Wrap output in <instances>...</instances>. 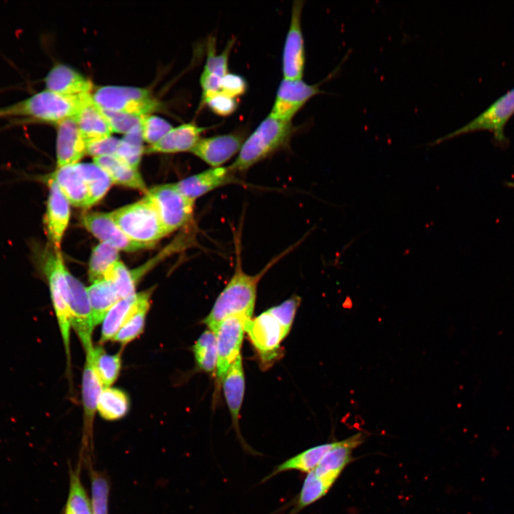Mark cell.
Segmentation results:
<instances>
[{
    "label": "cell",
    "instance_id": "bcb514c9",
    "mask_svg": "<svg viewBox=\"0 0 514 514\" xmlns=\"http://www.w3.org/2000/svg\"><path fill=\"white\" fill-rule=\"evenodd\" d=\"M247 89L246 80L240 75L228 73L223 76L219 84V91L228 96L238 98Z\"/></svg>",
    "mask_w": 514,
    "mask_h": 514
},
{
    "label": "cell",
    "instance_id": "ac0fdd59",
    "mask_svg": "<svg viewBox=\"0 0 514 514\" xmlns=\"http://www.w3.org/2000/svg\"><path fill=\"white\" fill-rule=\"evenodd\" d=\"M236 174L230 166L211 167L188 176L175 185L183 195L195 201L216 188L236 183L238 181Z\"/></svg>",
    "mask_w": 514,
    "mask_h": 514
},
{
    "label": "cell",
    "instance_id": "74e56055",
    "mask_svg": "<svg viewBox=\"0 0 514 514\" xmlns=\"http://www.w3.org/2000/svg\"><path fill=\"white\" fill-rule=\"evenodd\" d=\"M104 279L111 283L120 299L136 293V281L132 271L120 261L110 266Z\"/></svg>",
    "mask_w": 514,
    "mask_h": 514
},
{
    "label": "cell",
    "instance_id": "2e32d148",
    "mask_svg": "<svg viewBox=\"0 0 514 514\" xmlns=\"http://www.w3.org/2000/svg\"><path fill=\"white\" fill-rule=\"evenodd\" d=\"M224 397L231 415L232 423L238 438L243 449L251 454L256 452L246 443L239 428L240 412L245 392V377L242 358L240 354L227 371L223 381Z\"/></svg>",
    "mask_w": 514,
    "mask_h": 514
},
{
    "label": "cell",
    "instance_id": "7a4b0ae2",
    "mask_svg": "<svg viewBox=\"0 0 514 514\" xmlns=\"http://www.w3.org/2000/svg\"><path fill=\"white\" fill-rule=\"evenodd\" d=\"M91 94L69 96L46 89L36 92L21 101L0 107V119L15 124H48L57 125L74 119Z\"/></svg>",
    "mask_w": 514,
    "mask_h": 514
},
{
    "label": "cell",
    "instance_id": "1f68e13d",
    "mask_svg": "<svg viewBox=\"0 0 514 514\" xmlns=\"http://www.w3.org/2000/svg\"><path fill=\"white\" fill-rule=\"evenodd\" d=\"M130 407L129 398L122 390L104 388L99 395L97 410L102 418L114 420L124 417Z\"/></svg>",
    "mask_w": 514,
    "mask_h": 514
},
{
    "label": "cell",
    "instance_id": "c3c4849f",
    "mask_svg": "<svg viewBox=\"0 0 514 514\" xmlns=\"http://www.w3.org/2000/svg\"><path fill=\"white\" fill-rule=\"evenodd\" d=\"M505 185L507 187H509V188H513V189H514V181H507V182H505Z\"/></svg>",
    "mask_w": 514,
    "mask_h": 514
},
{
    "label": "cell",
    "instance_id": "ffe728a7",
    "mask_svg": "<svg viewBox=\"0 0 514 514\" xmlns=\"http://www.w3.org/2000/svg\"><path fill=\"white\" fill-rule=\"evenodd\" d=\"M86 154V141L74 119L56 125V167L79 163Z\"/></svg>",
    "mask_w": 514,
    "mask_h": 514
},
{
    "label": "cell",
    "instance_id": "cb8c5ba5",
    "mask_svg": "<svg viewBox=\"0 0 514 514\" xmlns=\"http://www.w3.org/2000/svg\"><path fill=\"white\" fill-rule=\"evenodd\" d=\"M48 177L56 182L71 205L79 208H89L87 187L76 164L56 167Z\"/></svg>",
    "mask_w": 514,
    "mask_h": 514
},
{
    "label": "cell",
    "instance_id": "b9f144b4",
    "mask_svg": "<svg viewBox=\"0 0 514 514\" xmlns=\"http://www.w3.org/2000/svg\"><path fill=\"white\" fill-rule=\"evenodd\" d=\"M301 301V298L294 295L281 304L267 310L279 323L286 336L291 330Z\"/></svg>",
    "mask_w": 514,
    "mask_h": 514
},
{
    "label": "cell",
    "instance_id": "44dd1931",
    "mask_svg": "<svg viewBox=\"0 0 514 514\" xmlns=\"http://www.w3.org/2000/svg\"><path fill=\"white\" fill-rule=\"evenodd\" d=\"M361 433L355 434L338 441L322 458L313 472L319 478L333 485L352 458V451L363 443Z\"/></svg>",
    "mask_w": 514,
    "mask_h": 514
},
{
    "label": "cell",
    "instance_id": "52a82bcc",
    "mask_svg": "<svg viewBox=\"0 0 514 514\" xmlns=\"http://www.w3.org/2000/svg\"><path fill=\"white\" fill-rule=\"evenodd\" d=\"M513 115L514 87L493 101L485 110L467 124L437 138L429 143L428 146H434L460 135L483 131L492 133L495 142L503 146L508 143V139L504 134V128Z\"/></svg>",
    "mask_w": 514,
    "mask_h": 514
},
{
    "label": "cell",
    "instance_id": "9a60e30c",
    "mask_svg": "<svg viewBox=\"0 0 514 514\" xmlns=\"http://www.w3.org/2000/svg\"><path fill=\"white\" fill-rule=\"evenodd\" d=\"M81 222L101 242L106 243L119 251L133 252L150 248L131 240L116 224L111 213H87L82 216Z\"/></svg>",
    "mask_w": 514,
    "mask_h": 514
},
{
    "label": "cell",
    "instance_id": "83f0119b",
    "mask_svg": "<svg viewBox=\"0 0 514 514\" xmlns=\"http://www.w3.org/2000/svg\"><path fill=\"white\" fill-rule=\"evenodd\" d=\"M151 295V291L138 293V298L133 310L113 338L112 341L126 346L143 333L150 308Z\"/></svg>",
    "mask_w": 514,
    "mask_h": 514
},
{
    "label": "cell",
    "instance_id": "4fadbf2b",
    "mask_svg": "<svg viewBox=\"0 0 514 514\" xmlns=\"http://www.w3.org/2000/svg\"><path fill=\"white\" fill-rule=\"evenodd\" d=\"M302 8L303 1L293 2L282 58L283 74L286 79H301L303 74L305 49L301 24Z\"/></svg>",
    "mask_w": 514,
    "mask_h": 514
},
{
    "label": "cell",
    "instance_id": "d6986e66",
    "mask_svg": "<svg viewBox=\"0 0 514 514\" xmlns=\"http://www.w3.org/2000/svg\"><path fill=\"white\" fill-rule=\"evenodd\" d=\"M94 345L84 347L86 354L82 374L81 395L84 408V436L86 440L92 433L93 422L97 410V403L104 386L96 371L93 360Z\"/></svg>",
    "mask_w": 514,
    "mask_h": 514
},
{
    "label": "cell",
    "instance_id": "681fc988",
    "mask_svg": "<svg viewBox=\"0 0 514 514\" xmlns=\"http://www.w3.org/2000/svg\"><path fill=\"white\" fill-rule=\"evenodd\" d=\"M65 514H71V513H70V512H69L68 510H66V513H65Z\"/></svg>",
    "mask_w": 514,
    "mask_h": 514
},
{
    "label": "cell",
    "instance_id": "4dcf8cb0",
    "mask_svg": "<svg viewBox=\"0 0 514 514\" xmlns=\"http://www.w3.org/2000/svg\"><path fill=\"white\" fill-rule=\"evenodd\" d=\"M76 166L85 181L91 207L106 194L113 182L109 175L94 162L77 163Z\"/></svg>",
    "mask_w": 514,
    "mask_h": 514
},
{
    "label": "cell",
    "instance_id": "ee69618b",
    "mask_svg": "<svg viewBox=\"0 0 514 514\" xmlns=\"http://www.w3.org/2000/svg\"><path fill=\"white\" fill-rule=\"evenodd\" d=\"M91 490L93 514H108L109 485L106 480L101 475L94 474Z\"/></svg>",
    "mask_w": 514,
    "mask_h": 514
},
{
    "label": "cell",
    "instance_id": "6da1fadb",
    "mask_svg": "<svg viewBox=\"0 0 514 514\" xmlns=\"http://www.w3.org/2000/svg\"><path fill=\"white\" fill-rule=\"evenodd\" d=\"M235 246L236 264L233 273L215 301L210 313L203 321L208 328L214 333L227 317L240 316L252 319L260 280L281 256L288 253L286 251L275 257L260 272L250 275L243 269L241 244L236 238Z\"/></svg>",
    "mask_w": 514,
    "mask_h": 514
},
{
    "label": "cell",
    "instance_id": "e0dca14e",
    "mask_svg": "<svg viewBox=\"0 0 514 514\" xmlns=\"http://www.w3.org/2000/svg\"><path fill=\"white\" fill-rule=\"evenodd\" d=\"M244 141L241 133L201 138L191 152L212 167H220L240 151Z\"/></svg>",
    "mask_w": 514,
    "mask_h": 514
},
{
    "label": "cell",
    "instance_id": "60d3db41",
    "mask_svg": "<svg viewBox=\"0 0 514 514\" xmlns=\"http://www.w3.org/2000/svg\"><path fill=\"white\" fill-rule=\"evenodd\" d=\"M66 510L71 514H93L92 508L77 475L72 474Z\"/></svg>",
    "mask_w": 514,
    "mask_h": 514
},
{
    "label": "cell",
    "instance_id": "f546056e",
    "mask_svg": "<svg viewBox=\"0 0 514 514\" xmlns=\"http://www.w3.org/2000/svg\"><path fill=\"white\" fill-rule=\"evenodd\" d=\"M138 298V293L119 299L106 313L101 328L99 343L111 341L124 323L133 310Z\"/></svg>",
    "mask_w": 514,
    "mask_h": 514
},
{
    "label": "cell",
    "instance_id": "d6a6232c",
    "mask_svg": "<svg viewBox=\"0 0 514 514\" xmlns=\"http://www.w3.org/2000/svg\"><path fill=\"white\" fill-rule=\"evenodd\" d=\"M93 360L104 388L110 387L116 381L120 373L121 353L109 354L101 346H96L93 348Z\"/></svg>",
    "mask_w": 514,
    "mask_h": 514
},
{
    "label": "cell",
    "instance_id": "d4e9b609",
    "mask_svg": "<svg viewBox=\"0 0 514 514\" xmlns=\"http://www.w3.org/2000/svg\"><path fill=\"white\" fill-rule=\"evenodd\" d=\"M74 119L86 143L111 136L113 133L107 118L94 104L92 96L80 108Z\"/></svg>",
    "mask_w": 514,
    "mask_h": 514
},
{
    "label": "cell",
    "instance_id": "8d00e7d4",
    "mask_svg": "<svg viewBox=\"0 0 514 514\" xmlns=\"http://www.w3.org/2000/svg\"><path fill=\"white\" fill-rule=\"evenodd\" d=\"M331 487L332 485L317 476L313 471L308 473L298 495L296 506L289 514H296L320 500Z\"/></svg>",
    "mask_w": 514,
    "mask_h": 514
},
{
    "label": "cell",
    "instance_id": "5bb4252c",
    "mask_svg": "<svg viewBox=\"0 0 514 514\" xmlns=\"http://www.w3.org/2000/svg\"><path fill=\"white\" fill-rule=\"evenodd\" d=\"M46 183L49 193L44 216L45 233L50 246L56 251H60L70 219L71 204L53 179L47 176Z\"/></svg>",
    "mask_w": 514,
    "mask_h": 514
},
{
    "label": "cell",
    "instance_id": "4316f807",
    "mask_svg": "<svg viewBox=\"0 0 514 514\" xmlns=\"http://www.w3.org/2000/svg\"><path fill=\"white\" fill-rule=\"evenodd\" d=\"M338 441L324 443L311 447L283 462L273 468L262 482L272 478L275 475L289 470H298L303 473L313 471L319 464L324 455L332 449Z\"/></svg>",
    "mask_w": 514,
    "mask_h": 514
},
{
    "label": "cell",
    "instance_id": "9c48e42d",
    "mask_svg": "<svg viewBox=\"0 0 514 514\" xmlns=\"http://www.w3.org/2000/svg\"><path fill=\"white\" fill-rule=\"evenodd\" d=\"M261 364L268 366L280 356V344L286 337L276 321L267 311L249 321L245 328Z\"/></svg>",
    "mask_w": 514,
    "mask_h": 514
},
{
    "label": "cell",
    "instance_id": "836d02e7",
    "mask_svg": "<svg viewBox=\"0 0 514 514\" xmlns=\"http://www.w3.org/2000/svg\"><path fill=\"white\" fill-rule=\"evenodd\" d=\"M119 251L103 242L93 248L89 266V278L91 283L104 279L110 266L119 261Z\"/></svg>",
    "mask_w": 514,
    "mask_h": 514
},
{
    "label": "cell",
    "instance_id": "30bf717a",
    "mask_svg": "<svg viewBox=\"0 0 514 514\" xmlns=\"http://www.w3.org/2000/svg\"><path fill=\"white\" fill-rule=\"evenodd\" d=\"M251 320L240 316L227 317L215 332L217 346L216 376L218 386L231 364L241 354L246 325Z\"/></svg>",
    "mask_w": 514,
    "mask_h": 514
},
{
    "label": "cell",
    "instance_id": "484cf974",
    "mask_svg": "<svg viewBox=\"0 0 514 514\" xmlns=\"http://www.w3.org/2000/svg\"><path fill=\"white\" fill-rule=\"evenodd\" d=\"M93 162L101 168L110 177L113 183L148 192L146 183L138 171L124 163L114 156L93 158Z\"/></svg>",
    "mask_w": 514,
    "mask_h": 514
},
{
    "label": "cell",
    "instance_id": "f35d334b",
    "mask_svg": "<svg viewBox=\"0 0 514 514\" xmlns=\"http://www.w3.org/2000/svg\"><path fill=\"white\" fill-rule=\"evenodd\" d=\"M140 126L143 141L150 145L158 142L173 128L168 121L153 114L142 116Z\"/></svg>",
    "mask_w": 514,
    "mask_h": 514
},
{
    "label": "cell",
    "instance_id": "7402d4cb",
    "mask_svg": "<svg viewBox=\"0 0 514 514\" xmlns=\"http://www.w3.org/2000/svg\"><path fill=\"white\" fill-rule=\"evenodd\" d=\"M46 90L69 96L92 94L93 84L84 76L64 64H56L44 78Z\"/></svg>",
    "mask_w": 514,
    "mask_h": 514
},
{
    "label": "cell",
    "instance_id": "e575fe53",
    "mask_svg": "<svg viewBox=\"0 0 514 514\" xmlns=\"http://www.w3.org/2000/svg\"><path fill=\"white\" fill-rule=\"evenodd\" d=\"M197 367L206 373L216 370L217 363V346L216 333L208 329L197 339L193 346Z\"/></svg>",
    "mask_w": 514,
    "mask_h": 514
},
{
    "label": "cell",
    "instance_id": "f1b7e54d",
    "mask_svg": "<svg viewBox=\"0 0 514 514\" xmlns=\"http://www.w3.org/2000/svg\"><path fill=\"white\" fill-rule=\"evenodd\" d=\"M87 291L95 327L104 320L109 310L120 298L111 283L106 279L91 283Z\"/></svg>",
    "mask_w": 514,
    "mask_h": 514
},
{
    "label": "cell",
    "instance_id": "3957f363",
    "mask_svg": "<svg viewBox=\"0 0 514 514\" xmlns=\"http://www.w3.org/2000/svg\"><path fill=\"white\" fill-rule=\"evenodd\" d=\"M51 247L35 251L36 259L49 288L53 308L62 338L67 361V371L71 373L70 333L71 322L68 304V285L66 271L61 251Z\"/></svg>",
    "mask_w": 514,
    "mask_h": 514
},
{
    "label": "cell",
    "instance_id": "603a6c76",
    "mask_svg": "<svg viewBox=\"0 0 514 514\" xmlns=\"http://www.w3.org/2000/svg\"><path fill=\"white\" fill-rule=\"evenodd\" d=\"M206 128L193 123L173 127L158 142L144 149L146 153H174L191 151Z\"/></svg>",
    "mask_w": 514,
    "mask_h": 514
},
{
    "label": "cell",
    "instance_id": "7c38bea8",
    "mask_svg": "<svg viewBox=\"0 0 514 514\" xmlns=\"http://www.w3.org/2000/svg\"><path fill=\"white\" fill-rule=\"evenodd\" d=\"M322 93L319 84L311 85L301 79H283L277 91L270 115L291 121L295 114L314 96Z\"/></svg>",
    "mask_w": 514,
    "mask_h": 514
},
{
    "label": "cell",
    "instance_id": "8992f818",
    "mask_svg": "<svg viewBox=\"0 0 514 514\" xmlns=\"http://www.w3.org/2000/svg\"><path fill=\"white\" fill-rule=\"evenodd\" d=\"M94 104L106 112H118L143 116L160 108L151 92L143 88L103 86L91 94Z\"/></svg>",
    "mask_w": 514,
    "mask_h": 514
},
{
    "label": "cell",
    "instance_id": "5b68a950",
    "mask_svg": "<svg viewBox=\"0 0 514 514\" xmlns=\"http://www.w3.org/2000/svg\"><path fill=\"white\" fill-rule=\"evenodd\" d=\"M111 214L122 231L136 243L151 247L168 235L153 201L147 194L138 201L121 207Z\"/></svg>",
    "mask_w": 514,
    "mask_h": 514
},
{
    "label": "cell",
    "instance_id": "ba28073f",
    "mask_svg": "<svg viewBox=\"0 0 514 514\" xmlns=\"http://www.w3.org/2000/svg\"><path fill=\"white\" fill-rule=\"evenodd\" d=\"M146 194L153 201L168 234L193 219L195 201L183 195L175 183L156 186Z\"/></svg>",
    "mask_w": 514,
    "mask_h": 514
},
{
    "label": "cell",
    "instance_id": "ab89813d",
    "mask_svg": "<svg viewBox=\"0 0 514 514\" xmlns=\"http://www.w3.org/2000/svg\"><path fill=\"white\" fill-rule=\"evenodd\" d=\"M213 40L208 44V54L204 70L203 73L222 78L228 74V64L229 53L233 46V41H230L224 51L216 54Z\"/></svg>",
    "mask_w": 514,
    "mask_h": 514
},
{
    "label": "cell",
    "instance_id": "f6af8a7d",
    "mask_svg": "<svg viewBox=\"0 0 514 514\" xmlns=\"http://www.w3.org/2000/svg\"><path fill=\"white\" fill-rule=\"evenodd\" d=\"M113 132L124 135L140 125L142 116L124 113L103 111Z\"/></svg>",
    "mask_w": 514,
    "mask_h": 514
},
{
    "label": "cell",
    "instance_id": "7bdbcfd3",
    "mask_svg": "<svg viewBox=\"0 0 514 514\" xmlns=\"http://www.w3.org/2000/svg\"><path fill=\"white\" fill-rule=\"evenodd\" d=\"M202 102L206 104L214 114L222 116L232 114L238 106L236 98L220 91L203 96Z\"/></svg>",
    "mask_w": 514,
    "mask_h": 514
},
{
    "label": "cell",
    "instance_id": "277c9868",
    "mask_svg": "<svg viewBox=\"0 0 514 514\" xmlns=\"http://www.w3.org/2000/svg\"><path fill=\"white\" fill-rule=\"evenodd\" d=\"M293 132L291 121L281 120L269 114L244 141L230 168L236 173L248 170L286 146Z\"/></svg>",
    "mask_w": 514,
    "mask_h": 514
},
{
    "label": "cell",
    "instance_id": "7dc6e473",
    "mask_svg": "<svg viewBox=\"0 0 514 514\" xmlns=\"http://www.w3.org/2000/svg\"><path fill=\"white\" fill-rule=\"evenodd\" d=\"M119 141V138L111 136L103 139L88 142L86 143V154L93 156V158L103 156H114Z\"/></svg>",
    "mask_w": 514,
    "mask_h": 514
},
{
    "label": "cell",
    "instance_id": "d590c367",
    "mask_svg": "<svg viewBox=\"0 0 514 514\" xmlns=\"http://www.w3.org/2000/svg\"><path fill=\"white\" fill-rule=\"evenodd\" d=\"M143 142L139 125L120 139L114 156L129 166L138 169L144 153Z\"/></svg>",
    "mask_w": 514,
    "mask_h": 514
},
{
    "label": "cell",
    "instance_id": "8fae6325",
    "mask_svg": "<svg viewBox=\"0 0 514 514\" xmlns=\"http://www.w3.org/2000/svg\"><path fill=\"white\" fill-rule=\"evenodd\" d=\"M68 304L71 326L83 346L92 344L93 323L87 288L67 270Z\"/></svg>",
    "mask_w": 514,
    "mask_h": 514
}]
</instances>
